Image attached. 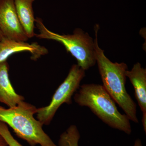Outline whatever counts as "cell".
<instances>
[{
  "label": "cell",
  "mask_w": 146,
  "mask_h": 146,
  "mask_svg": "<svg viewBox=\"0 0 146 146\" xmlns=\"http://www.w3.org/2000/svg\"><path fill=\"white\" fill-rule=\"evenodd\" d=\"M7 61L0 64V102L9 108L15 107L24 101V97L16 93L9 78Z\"/></svg>",
  "instance_id": "9"
},
{
  "label": "cell",
  "mask_w": 146,
  "mask_h": 146,
  "mask_svg": "<svg viewBox=\"0 0 146 146\" xmlns=\"http://www.w3.org/2000/svg\"><path fill=\"white\" fill-rule=\"evenodd\" d=\"M0 30L9 39L23 42L29 39L19 21L14 0H0Z\"/></svg>",
  "instance_id": "6"
},
{
  "label": "cell",
  "mask_w": 146,
  "mask_h": 146,
  "mask_svg": "<svg viewBox=\"0 0 146 146\" xmlns=\"http://www.w3.org/2000/svg\"><path fill=\"white\" fill-rule=\"evenodd\" d=\"M126 76L133 85L134 95L138 105L143 112L142 123L146 133V69L140 63L133 65L130 70H127Z\"/></svg>",
  "instance_id": "8"
},
{
  "label": "cell",
  "mask_w": 146,
  "mask_h": 146,
  "mask_svg": "<svg viewBox=\"0 0 146 146\" xmlns=\"http://www.w3.org/2000/svg\"><path fill=\"white\" fill-rule=\"evenodd\" d=\"M99 26L94 28L95 56L98 64L103 86L116 103L123 110L130 121L139 123L137 116V105L126 89L127 65L124 63H113L104 54L99 46L98 34Z\"/></svg>",
  "instance_id": "1"
},
{
  "label": "cell",
  "mask_w": 146,
  "mask_h": 146,
  "mask_svg": "<svg viewBox=\"0 0 146 146\" xmlns=\"http://www.w3.org/2000/svg\"><path fill=\"white\" fill-rule=\"evenodd\" d=\"M133 146H143V143L142 141L139 138H137L135 140L134 142V145Z\"/></svg>",
  "instance_id": "14"
},
{
  "label": "cell",
  "mask_w": 146,
  "mask_h": 146,
  "mask_svg": "<svg viewBox=\"0 0 146 146\" xmlns=\"http://www.w3.org/2000/svg\"><path fill=\"white\" fill-rule=\"evenodd\" d=\"M37 108L24 101L15 107L0 106V121L10 127L19 138L31 146H58L43 130V125L34 117Z\"/></svg>",
  "instance_id": "3"
},
{
  "label": "cell",
  "mask_w": 146,
  "mask_h": 146,
  "mask_svg": "<svg viewBox=\"0 0 146 146\" xmlns=\"http://www.w3.org/2000/svg\"><path fill=\"white\" fill-rule=\"evenodd\" d=\"M0 135L5 139L8 146H23L19 143L12 136L8 126L0 121Z\"/></svg>",
  "instance_id": "12"
},
{
  "label": "cell",
  "mask_w": 146,
  "mask_h": 146,
  "mask_svg": "<svg viewBox=\"0 0 146 146\" xmlns=\"http://www.w3.org/2000/svg\"><path fill=\"white\" fill-rule=\"evenodd\" d=\"M0 146H8L7 143L1 135H0Z\"/></svg>",
  "instance_id": "13"
},
{
  "label": "cell",
  "mask_w": 146,
  "mask_h": 146,
  "mask_svg": "<svg viewBox=\"0 0 146 146\" xmlns=\"http://www.w3.org/2000/svg\"><path fill=\"white\" fill-rule=\"evenodd\" d=\"M85 76V71L77 64L72 65L67 77L55 92L49 104L37 108V119L43 125L50 123L58 110L63 104H72V98L79 89Z\"/></svg>",
  "instance_id": "5"
},
{
  "label": "cell",
  "mask_w": 146,
  "mask_h": 146,
  "mask_svg": "<svg viewBox=\"0 0 146 146\" xmlns=\"http://www.w3.org/2000/svg\"><path fill=\"white\" fill-rule=\"evenodd\" d=\"M3 36V35L1 31L0 30V42L1 41L2 39Z\"/></svg>",
  "instance_id": "15"
},
{
  "label": "cell",
  "mask_w": 146,
  "mask_h": 146,
  "mask_svg": "<svg viewBox=\"0 0 146 146\" xmlns=\"http://www.w3.org/2000/svg\"><path fill=\"white\" fill-rule=\"evenodd\" d=\"M28 52L31 58L36 60L48 53L45 47L36 42L29 44L27 42L18 41L3 36L0 42V64L7 61L9 56L16 53Z\"/></svg>",
  "instance_id": "7"
},
{
  "label": "cell",
  "mask_w": 146,
  "mask_h": 146,
  "mask_svg": "<svg viewBox=\"0 0 146 146\" xmlns=\"http://www.w3.org/2000/svg\"><path fill=\"white\" fill-rule=\"evenodd\" d=\"M39 34L35 36L39 39H50L59 42L68 52L76 58L77 65L84 71L96 63L94 40L87 33L76 29L72 35H60L50 31L43 23L41 18L35 19Z\"/></svg>",
  "instance_id": "4"
},
{
  "label": "cell",
  "mask_w": 146,
  "mask_h": 146,
  "mask_svg": "<svg viewBox=\"0 0 146 146\" xmlns=\"http://www.w3.org/2000/svg\"><path fill=\"white\" fill-rule=\"evenodd\" d=\"M80 134L77 127L72 125L61 133L58 141V146H79Z\"/></svg>",
  "instance_id": "11"
},
{
  "label": "cell",
  "mask_w": 146,
  "mask_h": 146,
  "mask_svg": "<svg viewBox=\"0 0 146 146\" xmlns=\"http://www.w3.org/2000/svg\"><path fill=\"white\" fill-rule=\"evenodd\" d=\"M76 103L89 108L91 112L109 127L130 135L132 132L130 120L118 110L116 102L103 85L84 84L74 96Z\"/></svg>",
  "instance_id": "2"
},
{
  "label": "cell",
  "mask_w": 146,
  "mask_h": 146,
  "mask_svg": "<svg viewBox=\"0 0 146 146\" xmlns=\"http://www.w3.org/2000/svg\"><path fill=\"white\" fill-rule=\"evenodd\" d=\"M35 0H14L16 13L27 36L30 39L35 36V18L33 3Z\"/></svg>",
  "instance_id": "10"
}]
</instances>
